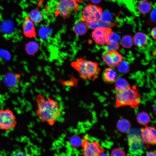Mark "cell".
<instances>
[{"mask_svg":"<svg viewBox=\"0 0 156 156\" xmlns=\"http://www.w3.org/2000/svg\"><path fill=\"white\" fill-rule=\"evenodd\" d=\"M37 116L42 122L53 125L60 115L61 110L57 100L50 98H46L43 95L38 94L36 97Z\"/></svg>","mask_w":156,"mask_h":156,"instance_id":"cell-1","label":"cell"},{"mask_svg":"<svg viewBox=\"0 0 156 156\" xmlns=\"http://www.w3.org/2000/svg\"><path fill=\"white\" fill-rule=\"evenodd\" d=\"M71 66L77 71L80 78L84 81L91 79L94 80L98 77L100 73L99 64L93 62L80 57L71 63Z\"/></svg>","mask_w":156,"mask_h":156,"instance_id":"cell-2","label":"cell"},{"mask_svg":"<svg viewBox=\"0 0 156 156\" xmlns=\"http://www.w3.org/2000/svg\"><path fill=\"white\" fill-rule=\"evenodd\" d=\"M115 98L118 107L128 105L135 108L140 101V95L135 85L130 86L124 90L117 91Z\"/></svg>","mask_w":156,"mask_h":156,"instance_id":"cell-3","label":"cell"},{"mask_svg":"<svg viewBox=\"0 0 156 156\" xmlns=\"http://www.w3.org/2000/svg\"><path fill=\"white\" fill-rule=\"evenodd\" d=\"M138 131L132 130L128 135L129 151L133 155H141L144 151V143L141 137L140 131L139 133Z\"/></svg>","mask_w":156,"mask_h":156,"instance_id":"cell-4","label":"cell"},{"mask_svg":"<svg viewBox=\"0 0 156 156\" xmlns=\"http://www.w3.org/2000/svg\"><path fill=\"white\" fill-rule=\"evenodd\" d=\"M81 2V0H60L56 5L57 12L63 18L68 17L77 10L79 3Z\"/></svg>","mask_w":156,"mask_h":156,"instance_id":"cell-5","label":"cell"},{"mask_svg":"<svg viewBox=\"0 0 156 156\" xmlns=\"http://www.w3.org/2000/svg\"><path fill=\"white\" fill-rule=\"evenodd\" d=\"M103 11L102 8L95 5L89 4L83 8L81 13V19L86 23L101 20Z\"/></svg>","mask_w":156,"mask_h":156,"instance_id":"cell-6","label":"cell"},{"mask_svg":"<svg viewBox=\"0 0 156 156\" xmlns=\"http://www.w3.org/2000/svg\"><path fill=\"white\" fill-rule=\"evenodd\" d=\"M81 146L82 149V154L85 156H96L104 151L100 147V145L96 141H90L86 135H84L81 139Z\"/></svg>","mask_w":156,"mask_h":156,"instance_id":"cell-7","label":"cell"},{"mask_svg":"<svg viewBox=\"0 0 156 156\" xmlns=\"http://www.w3.org/2000/svg\"><path fill=\"white\" fill-rule=\"evenodd\" d=\"M16 124L15 116L11 110L0 109V129H11L15 127Z\"/></svg>","mask_w":156,"mask_h":156,"instance_id":"cell-8","label":"cell"},{"mask_svg":"<svg viewBox=\"0 0 156 156\" xmlns=\"http://www.w3.org/2000/svg\"><path fill=\"white\" fill-rule=\"evenodd\" d=\"M112 31L110 27H98L92 32V37L96 43L103 45L108 42V37Z\"/></svg>","mask_w":156,"mask_h":156,"instance_id":"cell-9","label":"cell"},{"mask_svg":"<svg viewBox=\"0 0 156 156\" xmlns=\"http://www.w3.org/2000/svg\"><path fill=\"white\" fill-rule=\"evenodd\" d=\"M156 129L154 127L146 126L140 129V135L144 143L148 144H155Z\"/></svg>","mask_w":156,"mask_h":156,"instance_id":"cell-10","label":"cell"},{"mask_svg":"<svg viewBox=\"0 0 156 156\" xmlns=\"http://www.w3.org/2000/svg\"><path fill=\"white\" fill-rule=\"evenodd\" d=\"M103 61L108 66L115 67L122 60L121 54L116 51H109L102 57Z\"/></svg>","mask_w":156,"mask_h":156,"instance_id":"cell-11","label":"cell"},{"mask_svg":"<svg viewBox=\"0 0 156 156\" xmlns=\"http://www.w3.org/2000/svg\"><path fill=\"white\" fill-rule=\"evenodd\" d=\"M22 28L23 34L26 37L31 38L36 36L34 23L29 16L25 17L22 23Z\"/></svg>","mask_w":156,"mask_h":156,"instance_id":"cell-12","label":"cell"},{"mask_svg":"<svg viewBox=\"0 0 156 156\" xmlns=\"http://www.w3.org/2000/svg\"><path fill=\"white\" fill-rule=\"evenodd\" d=\"M4 83L9 87H14L18 83L19 79L18 76L15 74L10 73L6 74L3 78Z\"/></svg>","mask_w":156,"mask_h":156,"instance_id":"cell-13","label":"cell"},{"mask_svg":"<svg viewBox=\"0 0 156 156\" xmlns=\"http://www.w3.org/2000/svg\"><path fill=\"white\" fill-rule=\"evenodd\" d=\"M133 39V43L135 45L139 47L145 46L148 42L147 36L144 33L138 32L134 35Z\"/></svg>","mask_w":156,"mask_h":156,"instance_id":"cell-14","label":"cell"},{"mask_svg":"<svg viewBox=\"0 0 156 156\" xmlns=\"http://www.w3.org/2000/svg\"><path fill=\"white\" fill-rule=\"evenodd\" d=\"M88 29L86 22L81 19L77 22L73 27L74 32L78 36H82L86 34Z\"/></svg>","mask_w":156,"mask_h":156,"instance_id":"cell-15","label":"cell"},{"mask_svg":"<svg viewBox=\"0 0 156 156\" xmlns=\"http://www.w3.org/2000/svg\"><path fill=\"white\" fill-rule=\"evenodd\" d=\"M116 77V72L111 68H106L103 72V79L106 82L110 83L114 82Z\"/></svg>","mask_w":156,"mask_h":156,"instance_id":"cell-16","label":"cell"},{"mask_svg":"<svg viewBox=\"0 0 156 156\" xmlns=\"http://www.w3.org/2000/svg\"><path fill=\"white\" fill-rule=\"evenodd\" d=\"M131 127L130 122L128 120L122 118L120 119L117 123V127L120 132L125 133L129 131Z\"/></svg>","mask_w":156,"mask_h":156,"instance_id":"cell-17","label":"cell"},{"mask_svg":"<svg viewBox=\"0 0 156 156\" xmlns=\"http://www.w3.org/2000/svg\"><path fill=\"white\" fill-rule=\"evenodd\" d=\"M130 86L128 81L123 78L119 77L115 81L114 87L117 91L124 90Z\"/></svg>","mask_w":156,"mask_h":156,"instance_id":"cell-18","label":"cell"},{"mask_svg":"<svg viewBox=\"0 0 156 156\" xmlns=\"http://www.w3.org/2000/svg\"><path fill=\"white\" fill-rule=\"evenodd\" d=\"M39 46L38 44L35 41H30L25 45V49L27 53L30 55H35L38 51Z\"/></svg>","mask_w":156,"mask_h":156,"instance_id":"cell-19","label":"cell"},{"mask_svg":"<svg viewBox=\"0 0 156 156\" xmlns=\"http://www.w3.org/2000/svg\"><path fill=\"white\" fill-rule=\"evenodd\" d=\"M138 8L140 12L142 14L149 13L151 9L149 1L146 0L140 1L138 3Z\"/></svg>","mask_w":156,"mask_h":156,"instance_id":"cell-20","label":"cell"},{"mask_svg":"<svg viewBox=\"0 0 156 156\" xmlns=\"http://www.w3.org/2000/svg\"><path fill=\"white\" fill-rule=\"evenodd\" d=\"M30 19L35 23L40 22L43 19V15L40 11L37 9L32 10L30 12L29 16Z\"/></svg>","mask_w":156,"mask_h":156,"instance_id":"cell-21","label":"cell"},{"mask_svg":"<svg viewBox=\"0 0 156 156\" xmlns=\"http://www.w3.org/2000/svg\"><path fill=\"white\" fill-rule=\"evenodd\" d=\"M136 119L138 122L140 124L146 125L151 121L149 115L147 113L142 112L139 113L137 115Z\"/></svg>","mask_w":156,"mask_h":156,"instance_id":"cell-22","label":"cell"},{"mask_svg":"<svg viewBox=\"0 0 156 156\" xmlns=\"http://www.w3.org/2000/svg\"><path fill=\"white\" fill-rule=\"evenodd\" d=\"M120 43L124 48H130L132 47L133 43V38L130 35H125L121 38Z\"/></svg>","mask_w":156,"mask_h":156,"instance_id":"cell-23","label":"cell"},{"mask_svg":"<svg viewBox=\"0 0 156 156\" xmlns=\"http://www.w3.org/2000/svg\"><path fill=\"white\" fill-rule=\"evenodd\" d=\"M117 67L118 72L122 74L128 73L129 69V66L128 63L125 61H121Z\"/></svg>","mask_w":156,"mask_h":156,"instance_id":"cell-24","label":"cell"},{"mask_svg":"<svg viewBox=\"0 0 156 156\" xmlns=\"http://www.w3.org/2000/svg\"><path fill=\"white\" fill-rule=\"evenodd\" d=\"M82 140L79 136L74 135L70 139V144L73 147L76 148L81 146Z\"/></svg>","mask_w":156,"mask_h":156,"instance_id":"cell-25","label":"cell"},{"mask_svg":"<svg viewBox=\"0 0 156 156\" xmlns=\"http://www.w3.org/2000/svg\"><path fill=\"white\" fill-rule=\"evenodd\" d=\"M106 48L108 51H116L119 48L118 42H108L106 44Z\"/></svg>","mask_w":156,"mask_h":156,"instance_id":"cell-26","label":"cell"},{"mask_svg":"<svg viewBox=\"0 0 156 156\" xmlns=\"http://www.w3.org/2000/svg\"><path fill=\"white\" fill-rule=\"evenodd\" d=\"M120 39L119 36L112 31L108 37V42H118Z\"/></svg>","mask_w":156,"mask_h":156,"instance_id":"cell-27","label":"cell"},{"mask_svg":"<svg viewBox=\"0 0 156 156\" xmlns=\"http://www.w3.org/2000/svg\"><path fill=\"white\" fill-rule=\"evenodd\" d=\"M111 155L113 156H125L126 154L125 152L122 149L116 148L112 150Z\"/></svg>","mask_w":156,"mask_h":156,"instance_id":"cell-28","label":"cell"},{"mask_svg":"<svg viewBox=\"0 0 156 156\" xmlns=\"http://www.w3.org/2000/svg\"><path fill=\"white\" fill-rule=\"evenodd\" d=\"M111 15L108 12L102 13L101 21L108 22H111Z\"/></svg>","mask_w":156,"mask_h":156,"instance_id":"cell-29","label":"cell"},{"mask_svg":"<svg viewBox=\"0 0 156 156\" xmlns=\"http://www.w3.org/2000/svg\"><path fill=\"white\" fill-rule=\"evenodd\" d=\"M26 154L27 153L20 150H17L13 151L11 153V155L13 156H26L28 155Z\"/></svg>","mask_w":156,"mask_h":156,"instance_id":"cell-30","label":"cell"},{"mask_svg":"<svg viewBox=\"0 0 156 156\" xmlns=\"http://www.w3.org/2000/svg\"><path fill=\"white\" fill-rule=\"evenodd\" d=\"M155 9H153L151 12V20L154 22H155Z\"/></svg>","mask_w":156,"mask_h":156,"instance_id":"cell-31","label":"cell"},{"mask_svg":"<svg viewBox=\"0 0 156 156\" xmlns=\"http://www.w3.org/2000/svg\"><path fill=\"white\" fill-rule=\"evenodd\" d=\"M156 27H155L152 29L151 34L152 37L154 39H156Z\"/></svg>","mask_w":156,"mask_h":156,"instance_id":"cell-32","label":"cell"},{"mask_svg":"<svg viewBox=\"0 0 156 156\" xmlns=\"http://www.w3.org/2000/svg\"><path fill=\"white\" fill-rule=\"evenodd\" d=\"M146 155L147 156H155L156 153H155L154 151H150L147 153Z\"/></svg>","mask_w":156,"mask_h":156,"instance_id":"cell-33","label":"cell"},{"mask_svg":"<svg viewBox=\"0 0 156 156\" xmlns=\"http://www.w3.org/2000/svg\"><path fill=\"white\" fill-rule=\"evenodd\" d=\"M101 0H92V1L94 3H99Z\"/></svg>","mask_w":156,"mask_h":156,"instance_id":"cell-34","label":"cell"}]
</instances>
